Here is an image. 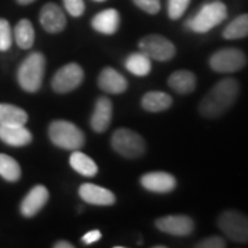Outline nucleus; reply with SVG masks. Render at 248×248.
<instances>
[{"instance_id":"15","label":"nucleus","mask_w":248,"mask_h":248,"mask_svg":"<svg viewBox=\"0 0 248 248\" xmlns=\"http://www.w3.org/2000/svg\"><path fill=\"white\" fill-rule=\"evenodd\" d=\"M112 116H113V105L110 99L107 97H99L94 107V113L91 116V122H90L91 128L98 134L105 133L110 125Z\"/></svg>"},{"instance_id":"30","label":"nucleus","mask_w":248,"mask_h":248,"mask_svg":"<svg viewBox=\"0 0 248 248\" xmlns=\"http://www.w3.org/2000/svg\"><path fill=\"white\" fill-rule=\"evenodd\" d=\"M134 4L148 14H157L161 9L160 0H133Z\"/></svg>"},{"instance_id":"29","label":"nucleus","mask_w":248,"mask_h":248,"mask_svg":"<svg viewBox=\"0 0 248 248\" xmlns=\"http://www.w3.org/2000/svg\"><path fill=\"white\" fill-rule=\"evenodd\" d=\"M63 7L72 17H81L84 14L86 4L83 0H62Z\"/></svg>"},{"instance_id":"27","label":"nucleus","mask_w":248,"mask_h":248,"mask_svg":"<svg viewBox=\"0 0 248 248\" xmlns=\"http://www.w3.org/2000/svg\"><path fill=\"white\" fill-rule=\"evenodd\" d=\"M190 4V0H169L167 1V14L171 19H179L185 14Z\"/></svg>"},{"instance_id":"18","label":"nucleus","mask_w":248,"mask_h":248,"mask_svg":"<svg viewBox=\"0 0 248 248\" xmlns=\"http://www.w3.org/2000/svg\"><path fill=\"white\" fill-rule=\"evenodd\" d=\"M33 140L25 125H0V141L10 146H27Z\"/></svg>"},{"instance_id":"28","label":"nucleus","mask_w":248,"mask_h":248,"mask_svg":"<svg viewBox=\"0 0 248 248\" xmlns=\"http://www.w3.org/2000/svg\"><path fill=\"white\" fill-rule=\"evenodd\" d=\"M13 45V32L9 21L0 18V51H7Z\"/></svg>"},{"instance_id":"17","label":"nucleus","mask_w":248,"mask_h":248,"mask_svg":"<svg viewBox=\"0 0 248 248\" xmlns=\"http://www.w3.org/2000/svg\"><path fill=\"white\" fill-rule=\"evenodd\" d=\"M91 27L102 35H113L120 27V14L116 9L102 10L91 19Z\"/></svg>"},{"instance_id":"11","label":"nucleus","mask_w":248,"mask_h":248,"mask_svg":"<svg viewBox=\"0 0 248 248\" xmlns=\"http://www.w3.org/2000/svg\"><path fill=\"white\" fill-rule=\"evenodd\" d=\"M48 197H50V193H48V190L45 185L33 186L21 202L19 211L22 214V217L32 218L36 214L40 213V210L48 202Z\"/></svg>"},{"instance_id":"26","label":"nucleus","mask_w":248,"mask_h":248,"mask_svg":"<svg viewBox=\"0 0 248 248\" xmlns=\"http://www.w3.org/2000/svg\"><path fill=\"white\" fill-rule=\"evenodd\" d=\"M21 174V167L17 160L9 155L0 153V177L9 182H17Z\"/></svg>"},{"instance_id":"3","label":"nucleus","mask_w":248,"mask_h":248,"mask_svg":"<svg viewBox=\"0 0 248 248\" xmlns=\"http://www.w3.org/2000/svg\"><path fill=\"white\" fill-rule=\"evenodd\" d=\"M46 72V57L42 53H32L18 68L17 79L21 89L27 93L39 91L43 84Z\"/></svg>"},{"instance_id":"21","label":"nucleus","mask_w":248,"mask_h":248,"mask_svg":"<svg viewBox=\"0 0 248 248\" xmlns=\"http://www.w3.org/2000/svg\"><path fill=\"white\" fill-rule=\"evenodd\" d=\"M69 164L76 172H79L83 177H95L98 172V166L94 160L90 157L89 155L78 151H72L69 157Z\"/></svg>"},{"instance_id":"33","label":"nucleus","mask_w":248,"mask_h":248,"mask_svg":"<svg viewBox=\"0 0 248 248\" xmlns=\"http://www.w3.org/2000/svg\"><path fill=\"white\" fill-rule=\"evenodd\" d=\"M54 248H73V244L66 240H60L54 244Z\"/></svg>"},{"instance_id":"20","label":"nucleus","mask_w":248,"mask_h":248,"mask_svg":"<svg viewBox=\"0 0 248 248\" xmlns=\"http://www.w3.org/2000/svg\"><path fill=\"white\" fill-rule=\"evenodd\" d=\"M141 105L145 110L157 113V112L167 110L172 105V98L163 91H149L142 97Z\"/></svg>"},{"instance_id":"9","label":"nucleus","mask_w":248,"mask_h":248,"mask_svg":"<svg viewBox=\"0 0 248 248\" xmlns=\"http://www.w3.org/2000/svg\"><path fill=\"white\" fill-rule=\"evenodd\" d=\"M140 50L145 53L151 60L160 62L170 61L174 58L177 48L172 42L160 35H148L140 40Z\"/></svg>"},{"instance_id":"6","label":"nucleus","mask_w":248,"mask_h":248,"mask_svg":"<svg viewBox=\"0 0 248 248\" xmlns=\"http://www.w3.org/2000/svg\"><path fill=\"white\" fill-rule=\"evenodd\" d=\"M218 228L234 243H248V217L237 210H226L218 217Z\"/></svg>"},{"instance_id":"23","label":"nucleus","mask_w":248,"mask_h":248,"mask_svg":"<svg viewBox=\"0 0 248 248\" xmlns=\"http://www.w3.org/2000/svg\"><path fill=\"white\" fill-rule=\"evenodd\" d=\"M28 113L22 108L11 104H0V125H25Z\"/></svg>"},{"instance_id":"7","label":"nucleus","mask_w":248,"mask_h":248,"mask_svg":"<svg viewBox=\"0 0 248 248\" xmlns=\"http://www.w3.org/2000/svg\"><path fill=\"white\" fill-rule=\"evenodd\" d=\"M210 68L218 73H236L247 65V57L239 48H222L210 57Z\"/></svg>"},{"instance_id":"32","label":"nucleus","mask_w":248,"mask_h":248,"mask_svg":"<svg viewBox=\"0 0 248 248\" xmlns=\"http://www.w3.org/2000/svg\"><path fill=\"white\" fill-rule=\"evenodd\" d=\"M102 239V233L99 231H90L87 232L86 234H83V237H81V241L84 243V244H94V243H97L98 240Z\"/></svg>"},{"instance_id":"10","label":"nucleus","mask_w":248,"mask_h":248,"mask_svg":"<svg viewBox=\"0 0 248 248\" xmlns=\"http://www.w3.org/2000/svg\"><path fill=\"white\" fill-rule=\"evenodd\" d=\"M155 225L160 232L171 234V236H178V237L190 236L195 231V222L190 217H186V215L161 217L156 221Z\"/></svg>"},{"instance_id":"19","label":"nucleus","mask_w":248,"mask_h":248,"mask_svg":"<svg viewBox=\"0 0 248 248\" xmlns=\"http://www.w3.org/2000/svg\"><path fill=\"white\" fill-rule=\"evenodd\" d=\"M170 89H172L178 94H190L193 93L197 84L196 75L190 71H177L174 72L167 80Z\"/></svg>"},{"instance_id":"22","label":"nucleus","mask_w":248,"mask_h":248,"mask_svg":"<svg viewBox=\"0 0 248 248\" xmlns=\"http://www.w3.org/2000/svg\"><path fill=\"white\" fill-rule=\"evenodd\" d=\"M124 66L125 69L133 73L134 76L138 78H143L148 76L152 71V60L145 53H133L130 54L125 61H124Z\"/></svg>"},{"instance_id":"31","label":"nucleus","mask_w":248,"mask_h":248,"mask_svg":"<svg viewBox=\"0 0 248 248\" xmlns=\"http://www.w3.org/2000/svg\"><path fill=\"white\" fill-rule=\"evenodd\" d=\"M197 248H225L226 247V241L219 237V236H211L207 239L202 240L200 243L196 244Z\"/></svg>"},{"instance_id":"25","label":"nucleus","mask_w":248,"mask_h":248,"mask_svg":"<svg viewBox=\"0 0 248 248\" xmlns=\"http://www.w3.org/2000/svg\"><path fill=\"white\" fill-rule=\"evenodd\" d=\"M223 39L226 40H237L248 36V14H241L229 22L223 29Z\"/></svg>"},{"instance_id":"2","label":"nucleus","mask_w":248,"mask_h":248,"mask_svg":"<svg viewBox=\"0 0 248 248\" xmlns=\"http://www.w3.org/2000/svg\"><path fill=\"white\" fill-rule=\"evenodd\" d=\"M228 17V9L222 1H210L185 22V28L195 33H207Z\"/></svg>"},{"instance_id":"24","label":"nucleus","mask_w":248,"mask_h":248,"mask_svg":"<svg viewBox=\"0 0 248 248\" xmlns=\"http://www.w3.org/2000/svg\"><path fill=\"white\" fill-rule=\"evenodd\" d=\"M14 39H16L18 47L22 50H29L33 46L35 29L29 19L24 18V19L18 21V24L14 28Z\"/></svg>"},{"instance_id":"14","label":"nucleus","mask_w":248,"mask_h":248,"mask_svg":"<svg viewBox=\"0 0 248 248\" xmlns=\"http://www.w3.org/2000/svg\"><path fill=\"white\" fill-rule=\"evenodd\" d=\"M80 199L93 205H113L116 203V196L107 187L94 185V184H83L79 187Z\"/></svg>"},{"instance_id":"5","label":"nucleus","mask_w":248,"mask_h":248,"mask_svg":"<svg viewBox=\"0 0 248 248\" xmlns=\"http://www.w3.org/2000/svg\"><path fill=\"white\" fill-rule=\"evenodd\" d=\"M110 143L113 151L127 159H137L141 157L146 151V143L141 135L128 128H117L112 138Z\"/></svg>"},{"instance_id":"12","label":"nucleus","mask_w":248,"mask_h":248,"mask_svg":"<svg viewBox=\"0 0 248 248\" xmlns=\"http://www.w3.org/2000/svg\"><path fill=\"white\" fill-rule=\"evenodd\" d=\"M40 25L48 33H60L66 27V16L62 9L55 3H47L40 11Z\"/></svg>"},{"instance_id":"8","label":"nucleus","mask_w":248,"mask_h":248,"mask_svg":"<svg viewBox=\"0 0 248 248\" xmlns=\"http://www.w3.org/2000/svg\"><path fill=\"white\" fill-rule=\"evenodd\" d=\"M83 79H84L83 68L76 62H71L55 72L51 80V87L58 94H66L78 89L83 83Z\"/></svg>"},{"instance_id":"16","label":"nucleus","mask_w":248,"mask_h":248,"mask_svg":"<svg viewBox=\"0 0 248 248\" xmlns=\"http://www.w3.org/2000/svg\"><path fill=\"white\" fill-rule=\"evenodd\" d=\"M98 86H99V89L108 93V94H122L127 90L128 83L122 73H119L116 69L108 66L99 73Z\"/></svg>"},{"instance_id":"34","label":"nucleus","mask_w":248,"mask_h":248,"mask_svg":"<svg viewBox=\"0 0 248 248\" xmlns=\"http://www.w3.org/2000/svg\"><path fill=\"white\" fill-rule=\"evenodd\" d=\"M17 1L19 3V4H24V6H25V4H31V3H33L35 0H17Z\"/></svg>"},{"instance_id":"1","label":"nucleus","mask_w":248,"mask_h":248,"mask_svg":"<svg viewBox=\"0 0 248 248\" xmlns=\"http://www.w3.org/2000/svg\"><path fill=\"white\" fill-rule=\"evenodd\" d=\"M240 94L239 81L233 78H225L219 80L210 90L199 105L200 115L207 119H215L231 109L237 101Z\"/></svg>"},{"instance_id":"4","label":"nucleus","mask_w":248,"mask_h":248,"mask_svg":"<svg viewBox=\"0 0 248 248\" xmlns=\"http://www.w3.org/2000/svg\"><path fill=\"white\" fill-rule=\"evenodd\" d=\"M48 137L55 146L65 151H78L84 146L86 137L76 124L68 120H54L48 125Z\"/></svg>"},{"instance_id":"13","label":"nucleus","mask_w":248,"mask_h":248,"mask_svg":"<svg viewBox=\"0 0 248 248\" xmlns=\"http://www.w3.org/2000/svg\"><path fill=\"white\" fill-rule=\"evenodd\" d=\"M141 185L153 193H170L177 187V179L170 172L153 171L142 175Z\"/></svg>"},{"instance_id":"35","label":"nucleus","mask_w":248,"mask_h":248,"mask_svg":"<svg viewBox=\"0 0 248 248\" xmlns=\"http://www.w3.org/2000/svg\"><path fill=\"white\" fill-rule=\"evenodd\" d=\"M94 1H105V0H94Z\"/></svg>"}]
</instances>
